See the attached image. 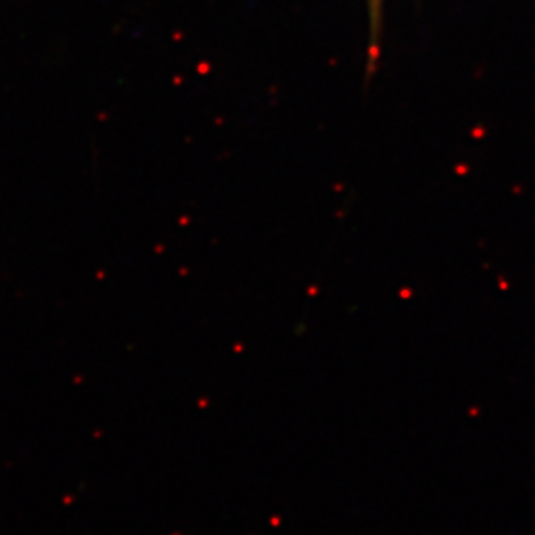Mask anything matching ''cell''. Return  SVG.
<instances>
[{
    "label": "cell",
    "instance_id": "1",
    "mask_svg": "<svg viewBox=\"0 0 535 535\" xmlns=\"http://www.w3.org/2000/svg\"><path fill=\"white\" fill-rule=\"evenodd\" d=\"M381 0H368V23H370V40H368V58L365 66V83H370L379 65L381 52Z\"/></svg>",
    "mask_w": 535,
    "mask_h": 535
}]
</instances>
